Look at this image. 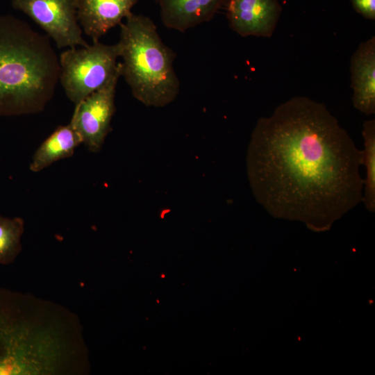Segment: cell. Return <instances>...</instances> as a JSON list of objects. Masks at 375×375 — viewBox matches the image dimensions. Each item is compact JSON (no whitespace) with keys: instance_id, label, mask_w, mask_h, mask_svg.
<instances>
[{"instance_id":"30bf717a","label":"cell","mask_w":375,"mask_h":375,"mask_svg":"<svg viewBox=\"0 0 375 375\" xmlns=\"http://www.w3.org/2000/svg\"><path fill=\"white\" fill-rule=\"evenodd\" d=\"M163 25L180 32L210 21L226 0H156Z\"/></svg>"},{"instance_id":"5b68a950","label":"cell","mask_w":375,"mask_h":375,"mask_svg":"<svg viewBox=\"0 0 375 375\" xmlns=\"http://www.w3.org/2000/svg\"><path fill=\"white\" fill-rule=\"evenodd\" d=\"M11 4L43 29L58 49L89 45L77 19V0H11Z\"/></svg>"},{"instance_id":"8fae6325","label":"cell","mask_w":375,"mask_h":375,"mask_svg":"<svg viewBox=\"0 0 375 375\" xmlns=\"http://www.w3.org/2000/svg\"><path fill=\"white\" fill-rule=\"evenodd\" d=\"M82 140L72 122L59 126L40 145L30 164V170L38 172L52 163L74 154Z\"/></svg>"},{"instance_id":"7a4b0ae2","label":"cell","mask_w":375,"mask_h":375,"mask_svg":"<svg viewBox=\"0 0 375 375\" xmlns=\"http://www.w3.org/2000/svg\"><path fill=\"white\" fill-rule=\"evenodd\" d=\"M59 57L50 38L26 22L0 15V115L42 111L60 76Z\"/></svg>"},{"instance_id":"8992f818","label":"cell","mask_w":375,"mask_h":375,"mask_svg":"<svg viewBox=\"0 0 375 375\" xmlns=\"http://www.w3.org/2000/svg\"><path fill=\"white\" fill-rule=\"evenodd\" d=\"M120 75L115 76L75 106L70 122L89 151L97 152L110 130L115 112L116 86Z\"/></svg>"},{"instance_id":"277c9868","label":"cell","mask_w":375,"mask_h":375,"mask_svg":"<svg viewBox=\"0 0 375 375\" xmlns=\"http://www.w3.org/2000/svg\"><path fill=\"white\" fill-rule=\"evenodd\" d=\"M118 58L117 43L109 45L99 41L81 49L69 48L60 54L59 81L75 106L115 76H121Z\"/></svg>"},{"instance_id":"4fadbf2b","label":"cell","mask_w":375,"mask_h":375,"mask_svg":"<svg viewBox=\"0 0 375 375\" xmlns=\"http://www.w3.org/2000/svg\"><path fill=\"white\" fill-rule=\"evenodd\" d=\"M24 221L0 215V264L12 262L21 251Z\"/></svg>"},{"instance_id":"9c48e42d","label":"cell","mask_w":375,"mask_h":375,"mask_svg":"<svg viewBox=\"0 0 375 375\" xmlns=\"http://www.w3.org/2000/svg\"><path fill=\"white\" fill-rule=\"evenodd\" d=\"M353 106L367 115L375 113V37L360 43L350 60Z\"/></svg>"},{"instance_id":"3957f363","label":"cell","mask_w":375,"mask_h":375,"mask_svg":"<svg viewBox=\"0 0 375 375\" xmlns=\"http://www.w3.org/2000/svg\"><path fill=\"white\" fill-rule=\"evenodd\" d=\"M119 26L120 72L133 96L147 106L172 103L180 91L173 66L176 53L149 17L131 12Z\"/></svg>"},{"instance_id":"5bb4252c","label":"cell","mask_w":375,"mask_h":375,"mask_svg":"<svg viewBox=\"0 0 375 375\" xmlns=\"http://www.w3.org/2000/svg\"><path fill=\"white\" fill-rule=\"evenodd\" d=\"M356 12L365 19H375V0H350Z\"/></svg>"},{"instance_id":"7c38bea8","label":"cell","mask_w":375,"mask_h":375,"mask_svg":"<svg viewBox=\"0 0 375 375\" xmlns=\"http://www.w3.org/2000/svg\"><path fill=\"white\" fill-rule=\"evenodd\" d=\"M362 135L364 149L362 150L361 165L365 167L363 179L362 202L367 210H375V120H366L362 125Z\"/></svg>"},{"instance_id":"6da1fadb","label":"cell","mask_w":375,"mask_h":375,"mask_svg":"<svg viewBox=\"0 0 375 375\" xmlns=\"http://www.w3.org/2000/svg\"><path fill=\"white\" fill-rule=\"evenodd\" d=\"M361 157L324 103L297 96L258 120L247 175L256 200L270 214L323 228L362 202Z\"/></svg>"},{"instance_id":"ba28073f","label":"cell","mask_w":375,"mask_h":375,"mask_svg":"<svg viewBox=\"0 0 375 375\" xmlns=\"http://www.w3.org/2000/svg\"><path fill=\"white\" fill-rule=\"evenodd\" d=\"M139 0H77V19L93 42L119 25Z\"/></svg>"},{"instance_id":"52a82bcc","label":"cell","mask_w":375,"mask_h":375,"mask_svg":"<svg viewBox=\"0 0 375 375\" xmlns=\"http://www.w3.org/2000/svg\"><path fill=\"white\" fill-rule=\"evenodd\" d=\"M224 7L230 27L242 37L271 38L282 11L279 0H226Z\"/></svg>"}]
</instances>
